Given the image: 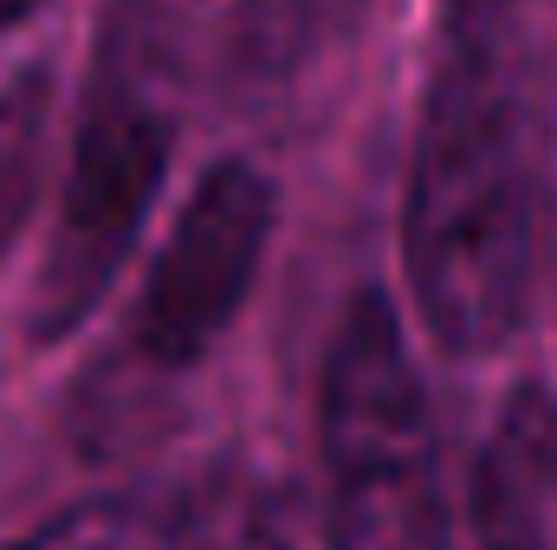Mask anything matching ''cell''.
I'll return each instance as SVG.
<instances>
[{"label": "cell", "instance_id": "obj_1", "mask_svg": "<svg viewBox=\"0 0 557 550\" xmlns=\"http://www.w3.org/2000/svg\"><path fill=\"white\" fill-rule=\"evenodd\" d=\"M532 247L539 175L519 111L480 52H454L428 91L403 201V273L428 337L454 357L499 350L525 317Z\"/></svg>", "mask_w": 557, "mask_h": 550}, {"label": "cell", "instance_id": "obj_2", "mask_svg": "<svg viewBox=\"0 0 557 550\" xmlns=\"http://www.w3.org/2000/svg\"><path fill=\"white\" fill-rule=\"evenodd\" d=\"M324 486L337 550H441L434 414L403 317L383 291H357L324 350Z\"/></svg>", "mask_w": 557, "mask_h": 550}, {"label": "cell", "instance_id": "obj_3", "mask_svg": "<svg viewBox=\"0 0 557 550\" xmlns=\"http://www.w3.org/2000/svg\"><path fill=\"white\" fill-rule=\"evenodd\" d=\"M169 175V124L131 98L104 91L72 142V175L59 195L52 240L33 278V337H65L91 317V304L117 285L143 221Z\"/></svg>", "mask_w": 557, "mask_h": 550}, {"label": "cell", "instance_id": "obj_4", "mask_svg": "<svg viewBox=\"0 0 557 550\" xmlns=\"http://www.w3.org/2000/svg\"><path fill=\"white\" fill-rule=\"evenodd\" d=\"M278 195L253 162H214L182 201L137 298V350L162 370H188L247 304Z\"/></svg>", "mask_w": 557, "mask_h": 550}, {"label": "cell", "instance_id": "obj_5", "mask_svg": "<svg viewBox=\"0 0 557 550\" xmlns=\"http://www.w3.org/2000/svg\"><path fill=\"white\" fill-rule=\"evenodd\" d=\"M473 550H557V402L512 389L467 479Z\"/></svg>", "mask_w": 557, "mask_h": 550}, {"label": "cell", "instance_id": "obj_6", "mask_svg": "<svg viewBox=\"0 0 557 550\" xmlns=\"http://www.w3.org/2000/svg\"><path fill=\"white\" fill-rule=\"evenodd\" d=\"M188 545V505L162 486H131V492H98L46 525L20 532L0 550H182Z\"/></svg>", "mask_w": 557, "mask_h": 550}, {"label": "cell", "instance_id": "obj_7", "mask_svg": "<svg viewBox=\"0 0 557 550\" xmlns=\"http://www.w3.org/2000/svg\"><path fill=\"white\" fill-rule=\"evenodd\" d=\"M33 137H39V91H33V85H13V91L0 98V240L13 234L20 201H26Z\"/></svg>", "mask_w": 557, "mask_h": 550}, {"label": "cell", "instance_id": "obj_8", "mask_svg": "<svg viewBox=\"0 0 557 550\" xmlns=\"http://www.w3.org/2000/svg\"><path fill=\"white\" fill-rule=\"evenodd\" d=\"M441 13H447L454 46H460V52H480V46H486V33H493V26H499V13H506V0H441Z\"/></svg>", "mask_w": 557, "mask_h": 550}, {"label": "cell", "instance_id": "obj_9", "mask_svg": "<svg viewBox=\"0 0 557 550\" xmlns=\"http://www.w3.org/2000/svg\"><path fill=\"white\" fill-rule=\"evenodd\" d=\"M46 0H0V26H20V20H33Z\"/></svg>", "mask_w": 557, "mask_h": 550}]
</instances>
